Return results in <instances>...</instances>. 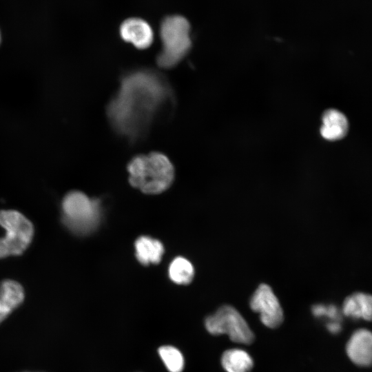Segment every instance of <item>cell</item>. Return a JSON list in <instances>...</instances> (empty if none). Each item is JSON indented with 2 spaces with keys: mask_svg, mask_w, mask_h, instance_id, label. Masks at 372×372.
<instances>
[{
  "mask_svg": "<svg viewBox=\"0 0 372 372\" xmlns=\"http://www.w3.org/2000/svg\"><path fill=\"white\" fill-rule=\"evenodd\" d=\"M205 327L211 335L225 334L236 343L249 344L254 334L240 312L231 305H223L205 320Z\"/></svg>",
  "mask_w": 372,
  "mask_h": 372,
  "instance_id": "obj_6",
  "label": "cell"
},
{
  "mask_svg": "<svg viewBox=\"0 0 372 372\" xmlns=\"http://www.w3.org/2000/svg\"><path fill=\"white\" fill-rule=\"evenodd\" d=\"M0 225L6 235L0 238V258L18 256L30 245L34 235L32 223L16 210H1Z\"/></svg>",
  "mask_w": 372,
  "mask_h": 372,
  "instance_id": "obj_5",
  "label": "cell"
},
{
  "mask_svg": "<svg viewBox=\"0 0 372 372\" xmlns=\"http://www.w3.org/2000/svg\"><path fill=\"white\" fill-rule=\"evenodd\" d=\"M160 358L169 372H182L185 360L182 353L176 347L165 345L158 350Z\"/></svg>",
  "mask_w": 372,
  "mask_h": 372,
  "instance_id": "obj_16",
  "label": "cell"
},
{
  "mask_svg": "<svg viewBox=\"0 0 372 372\" xmlns=\"http://www.w3.org/2000/svg\"><path fill=\"white\" fill-rule=\"evenodd\" d=\"M62 222L73 234L85 235L93 231L101 217L100 203L79 191L68 192L61 203Z\"/></svg>",
  "mask_w": 372,
  "mask_h": 372,
  "instance_id": "obj_4",
  "label": "cell"
},
{
  "mask_svg": "<svg viewBox=\"0 0 372 372\" xmlns=\"http://www.w3.org/2000/svg\"><path fill=\"white\" fill-rule=\"evenodd\" d=\"M342 311L353 319L372 321V294L363 291L352 293L344 300Z\"/></svg>",
  "mask_w": 372,
  "mask_h": 372,
  "instance_id": "obj_10",
  "label": "cell"
},
{
  "mask_svg": "<svg viewBox=\"0 0 372 372\" xmlns=\"http://www.w3.org/2000/svg\"><path fill=\"white\" fill-rule=\"evenodd\" d=\"M220 362L226 372H250L254 366L251 356L246 351L238 348L225 351Z\"/></svg>",
  "mask_w": 372,
  "mask_h": 372,
  "instance_id": "obj_14",
  "label": "cell"
},
{
  "mask_svg": "<svg viewBox=\"0 0 372 372\" xmlns=\"http://www.w3.org/2000/svg\"><path fill=\"white\" fill-rule=\"evenodd\" d=\"M1 41H2V35H1V30H0V45L1 44Z\"/></svg>",
  "mask_w": 372,
  "mask_h": 372,
  "instance_id": "obj_19",
  "label": "cell"
},
{
  "mask_svg": "<svg viewBox=\"0 0 372 372\" xmlns=\"http://www.w3.org/2000/svg\"><path fill=\"white\" fill-rule=\"evenodd\" d=\"M172 98L170 86L160 74L148 69L134 70L122 76L107 114L118 134L136 141L147 134Z\"/></svg>",
  "mask_w": 372,
  "mask_h": 372,
  "instance_id": "obj_1",
  "label": "cell"
},
{
  "mask_svg": "<svg viewBox=\"0 0 372 372\" xmlns=\"http://www.w3.org/2000/svg\"><path fill=\"white\" fill-rule=\"evenodd\" d=\"M345 351L350 361L358 367L372 366V331L366 328L355 330L347 340Z\"/></svg>",
  "mask_w": 372,
  "mask_h": 372,
  "instance_id": "obj_8",
  "label": "cell"
},
{
  "mask_svg": "<svg viewBox=\"0 0 372 372\" xmlns=\"http://www.w3.org/2000/svg\"><path fill=\"white\" fill-rule=\"evenodd\" d=\"M25 293L22 286L12 280L0 282V324L23 302Z\"/></svg>",
  "mask_w": 372,
  "mask_h": 372,
  "instance_id": "obj_11",
  "label": "cell"
},
{
  "mask_svg": "<svg viewBox=\"0 0 372 372\" xmlns=\"http://www.w3.org/2000/svg\"><path fill=\"white\" fill-rule=\"evenodd\" d=\"M312 313L316 317L328 316L330 318L336 319L338 316V310L335 306H325L322 304H316L312 307Z\"/></svg>",
  "mask_w": 372,
  "mask_h": 372,
  "instance_id": "obj_17",
  "label": "cell"
},
{
  "mask_svg": "<svg viewBox=\"0 0 372 372\" xmlns=\"http://www.w3.org/2000/svg\"><path fill=\"white\" fill-rule=\"evenodd\" d=\"M120 34L126 42L138 49L149 48L154 40V32L149 24L139 18L125 20L120 26Z\"/></svg>",
  "mask_w": 372,
  "mask_h": 372,
  "instance_id": "obj_9",
  "label": "cell"
},
{
  "mask_svg": "<svg viewBox=\"0 0 372 372\" xmlns=\"http://www.w3.org/2000/svg\"><path fill=\"white\" fill-rule=\"evenodd\" d=\"M189 32V23L182 16H168L161 21L162 50L156 56V63L160 68H172L185 58L192 46Z\"/></svg>",
  "mask_w": 372,
  "mask_h": 372,
  "instance_id": "obj_3",
  "label": "cell"
},
{
  "mask_svg": "<svg viewBox=\"0 0 372 372\" xmlns=\"http://www.w3.org/2000/svg\"><path fill=\"white\" fill-rule=\"evenodd\" d=\"M327 328L332 333H338L341 330V326L338 322L329 323Z\"/></svg>",
  "mask_w": 372,
  "mask_h": 372,
  "instance_id": "obj_18",
  "label": "cell"
},
{
  "mask_svg": "<svg viewBox=\"0 0 372 372\" xmlns=\"http://www.w3.org/2000/svg\"><path fill=\"white\" fill-rule=\"evenodd\" d=\"M132 186L147 194H157L169 187L174 178V169L162 153L137 155L127 165Z\"/></svg>",
  "mask_w": 372,
  "mask_h": 372,
  "instance_id": "obj_2",
  "label": "cell"
},
{
  "mask_svg": "<svg viewBox=\"0 0 372 372\" xmlns=\"http://www.w3.org/2000/svg\"><path fill=\"white\" fill-rule=\"evenodd\" d=\"M194 275L192 264L183 257L176 258L169 267V276L175 283L187 285L192 282Z\"/></svg>",
  "mask_w": 372,
  "mask_h": 372,
  "instance_id": "obj_15",
  "label": "cell"
},
{
  "mask_svg": "<svg viewBox=\"0 0 372 372\" xmlns=\"http://www.w3.org/2000/svg\"><path fill=\"white\" fill-rule=\"evenodd\" d=\"M249 306L253 311L259 313L261 322L268 328H277L283 322L282 307L273 290L267 284L258 286L250 299Z\"/></svg>",
  "mask_w": 372,
  "mask_h": 372,
  "instance_id": "obj_7",
  "label": "cell"
},
{
  "mask_svg": "<svg viewBox=\"0 0 372 372\" xmlns=\"http://www.w3.org/2000/svg\"><path fill=\"white\" fill-rule=\"evenodd\" d=\"M136 257L144 265L158 263L164 253L163 244L149 236L139 237L134 243Z\"/></svg>",
  "mask_w": 372,
  "mask_h": 372,
  "instance_id": "obj_13",
  "label": "cell"
},
{
  "mask_svg": "<svg viewBox=\"0 0 372 372\" xmlns=\"http://www.w3.org/2000/svg\"><path fill=\"white\" fill-rule=\"evenodd\" d=\"M322 118L320 134L324 138L338 141L346 136L349 123L343 113L335 109H329L324 112Z\"/></svg>",
  "mask_w": 372,
  "mask_h": 372,
  "instance_id": "obj_12",
  "label": "cell"
}]
</instances>
